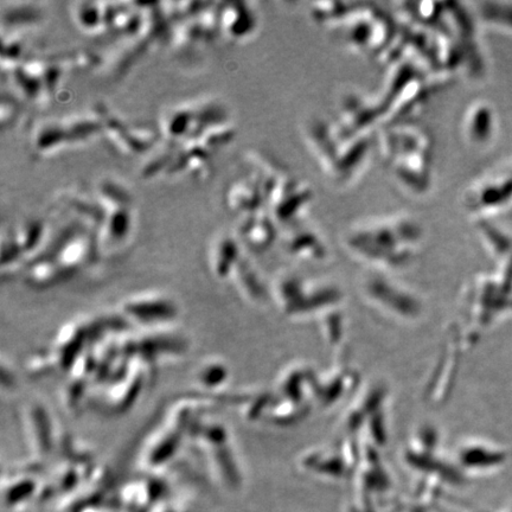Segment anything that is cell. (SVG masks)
I'll return each mask as SVG.
<instances>
[{
    "instance_id": "1",
    "label": "cell",
    "mask_w": 512,
    "mask_h": 512,
    "mask_svg": "<svg viewBox=\"0 0 512 512\" xmlns=\"http://www.w3.org/2000/svg\"><path fill=\"white\" fill-rule=\"evenodd\" d=\"M380 151L390 177L407 195L424 197L432 189L435 144L415 121L382 127Z\"/></svg>"
},
{
    "instance_id": "2",
    "label": "cell",
    "mask_w": 512,
    "mask_h": 512,
    "mask_svg": "<svg viewBox=\"0 0 512 512\" xmlns=\"http://www.w3.org/2000/svg\"><path fill=\"white\" fill-rule=\"evenodd\" d=\"M424 227L411 214H389L356 222L345 232L352 253L375 264L400 267L418 253Z\"/></svg>"
},
{
    "instance_id": "3",
    "label": "cell",
    "mask_w": 512,
    "mask_h": 512,
    "mask_svg": "<svg viewBox=\"0 0 512 512\" xmlns=\"http://www.w3.org/2000/svg\"><path fill=\"white\" fill-rule=\"evenodd\" d=\"M303 136L320 170L335 187H352L368 169L373 151L371 136L345 138L334 124L317 117L306 121Z\"/></svg>"
},
{
    "instance_id": "4",
    "label": "cell",
    "mask_w": 512,
    "mask_h": 512,
    "mask_svg": "<svg viewBox=\"0 0 512 512\" xmlns=\"http://www.w3.org/2000/svg\"><path fill=\"white\" fill-rule=\"evenodd\" d=\"M330 28L352 53L371 57L386 55L399 30L387 11L361 3L352 4L347 14Z\"/></svg>"
},
{
    "instance_id": "5",
    "label": "cell",
    "mask_w": 512,
    "mask_h": 512,
    "mask_svg": "<svg viewBox=\"0 0 512 512\" xmlns=\"http://www.w3.org/2000/svg\"><path fill=\"white\" fill-rule=\"evenodd\" d=\"M512 206V159L486 172L466 189L463 207L475 219L486 220Z\"/></svg>"
},
{
    "instance_id": "6",
    "label": "cell",
    "mask_w": 512,
    "mask_h": 512,
    "mask_svg": "<svg viewBox=\"0 0 512 512\" xmlns=\"http://www.w3.org/2000/svg\"><path fill=\"white\" fill-rule=\"evenodd\" d=\"M313 201L311 185L283 168L268 192L267 209L279 228H287L305 221Z\"/></svg>"
},
{
    "instance_id": "7",
    "label": "cell",
    "mask_w": 512,
    "mask_h": 512,
    "mask_svg": "<svg viewBox=\"0 0 512 512\" xmlns=\"http://www.w3.org/2000/svg\"><path fill=\"white\" fill-rule=\"evenodd\" d=\"M127 323L153 328L175 320L178 309L174 300L157 293L128 298L120 310Z\"/></svg>"
},
{
    "instance_id": "8",
    "label": "cell",
    "mask_w": 512,
    "mask_h": 512,
    "mask_svg": "<svg viewBox=\"0 0 512 512\" xmlns=\"http://www.w3.org/2000/svg\"><path fill=\"white\" fill-rule=\"evenodd\" d=\"M497 130V113L489 101L476 100L466 108L460 131L465 143L473 150L489 149L495 143Z\"/></svg>"
},
{
    "instance_id": "9",
    "label": "cell",
    "mask_w": 512,
    "mask_h": 512,
    "mask_svg": "<svg viewBox=\"0 0 512 512\" xmlns=\"http://www.w3.org/2000/svg\"><path fill=\"white\" fill-rule=\"evenodd\" d=\"M228 208L240 217L267 209V196L264 184L251 171L249 177L238 179L230 185L226 196Z\"/></svg>"
},
{
    "instance_id": "10",
    "label": "cell",
    "mask_w": 512,
    "mask_h": 512,
    "mask_svg": "<svg viewBox=\"0 0 512 512\" xmlns=\"http://www.w3.org/2000/svg\"><path fill=\"white\" fill-rule=\"evenodd\" d=\"M220 30L230 40L247 41L259 29L258 12L249 3H228L219 10Z\"/></svg>"
},
{
    "instance_id": "11",
    "label": "cell",
    "mask_w": 512,
    "mask_h": 512,
    "mask_svg": "<svg viewBox=\"0 0 512 512\" xmlns=\"http://www.w3.org/2000/svg\"><path fill=\"white\" fill-rule=\"evenodd\" d=\"M240 219V238L247 243L249 248L261 251V249L270 247L277 239L280 228L268 209L240 217Z\"/></svg>"
},
{
    "instance_id": "12",
    "label": "cell",
    "mask_w": 512,
    "mask_h": 512,
    "mask_svg": "<svg viewBox=\"0 0 512 512\" xmlns=\"http://www.w3.org/2000/svg\"><path fill=\"white\" fill-rule=\"evenodd\" d=\"M285 243L288 251L304 255L305 258H323L325 253L322 238L305 221L286 228Z\"/></svg>"
},
{
    "instance_id": "13",
    "label": "cell",
    "mask_w": 512,
    "mask_h": 512,
    "mask_svg": "<svg viewBox=\"0 0 512 512\" xmlns=\"http://www.w3.org/2000/svg\"><path fill=\"white\" fill-rule=\"evenodd\" d=\"M240 262V247L238 240L229 235H222L214 242L210 252V265L217 279L232 277Z\"/></svg>"
},
{
    "instance_id": "14",
    "label": "cell",
    "mask_w": 512,
    "mask_h": 512,
    "mask_svg": "<svg viewBox=\"0 0 512 512\" xmlns=\"http://www.w3.org/2000/svg\"><path fill=\"white\" fill-rule=\"evenodd\" d=\"M28 427H30L31 445L40 454L47 457L55 446L53 424L46 409L40 405H32L28 412Z\"/></svg>"
},
{
    "instance_id": "15",
    "label": "cell",
    "mask_w": 512,
    "mask_h": 512,
    "mask_svg": "<svg viewBox=\"0 0 512 512\" xmlns=\"http://www.w3.org/2000/svg\"><path fill=\"white\" fill-rule=\"evenodd\" d=\"M476 16L489 27L512 32V4L479 3Z\"/></svg>"
},
{
    "instance_id": "16",
    "label": "cell",
    "mask_w": 512,
    "mask_h": 512,
    "mask_svg": "<svg viewBox=\"0 0 512 512\" xmlns=\"http://www.w3.org/2000/svg\"><path fill=\"white\" fill-rule=\"evenodd\" d=\"M229 370L219 360L207 361L197 370L196 381L198 386L207 392H219V389L227 382Z\"/></svg>"
},
{
    "instance_id": "17",
    "label": "cell",
    "mask_w": 512,
    "mask_h": 512,
    "mask_svg": "<svg viewBox=\"0 0 512 512\" xmlns=\"http://www.w3.org/2000/svg\"><path fill=\"white\" fill-rule=\"evenodd\" d=\"M98 3H80L75 4L73 17L76 25L86 32H95L102 30L107 25V9L102 10Z\"/></svg>"
}]
</instances>
